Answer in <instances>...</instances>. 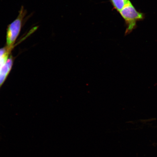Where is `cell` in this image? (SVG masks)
<instances>
[{
    "label": "cell",
    "instance_id": "obj_3",
    "mask_svg": "<svg viewBox=\"0 0 157 157\" xmlns=\"http://www.w3.org/2000/svg\"><path fill=\"white\" fill-rule=\"evenodd\" d=\"M13 64V59L11 56H9L6 61L0 69V86L5 82L6 78L10 71Z\"/></svg>",
    "mask_w": 157,
    "mask_h": 157
},
{
    "label": "cell",
    "instance_id": "obj_1",
    "mask_svg": "<svg viewBox=\"0 0 157 157\" xmlns=\"http://www.w3.org/2000/svg\"><path fill=\"white\" fill-rule=\"evenodd\" d=\"M119 13L124 20L126 26L125 31L126 35L132 32L136 28L137 22L144 18V14L137 11L130 1L119 12Z\"/></svg>",
    "mask_w": 157,
    "mask_h": 157
},
{
    "label": "cell",
    "instance_id": "obj_2",
    "mask_svg": "<svg viewBox=\"0 0 157 157\" xmlns=\"http://www.w3.org/2000/svg\"><path fill=\"white\" fill-rule=\"evenodd\" d=\"M25 14L26 11L22 7L17 19L8 27L6 33V43L7 47L9 49L12 50L15 41L20 33L23 19Z\"/></svg>",
    "mask_w": 157,
    "mask_h": 157
},
{
    "label": "cell",
    "instance_id": "obj_4",
    "mask_svg": "<svg viewBox=\"0 0 157 157\" xmlns=\"http://www.w3.org/2000/svg\"><path fill=\"white\" fill-rule=\"evenodd\" d=\"M110 1L114 9L119 13L130 1L129 0H110Z\"/></svg>",
    "mask_w": 157,
    "mask_h": 157
}]
</instances>
